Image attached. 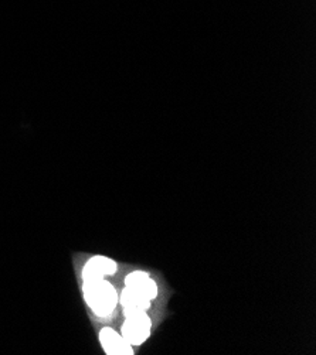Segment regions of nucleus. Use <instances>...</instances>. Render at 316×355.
Returning a JSON list of instances; mask_svg holds the SVG:
<instances>
[{"instance_id":"obj_5","label":"nucleus","mask_w":316,"mask_h":355,"mask_svg":"<svg viewBox=\"0 0 316 355\" xmlns=\"http://www.w3.org/2000/svg\"><path fill=\"white\" fill-rule=\"evenodd\" d=\"M151 302L152 300L145 293L139 292L138 289L131 286H125L121 295V304L124 307V313L138 311V310L147 311L151 307Z\"/></svg>"},{"instance_id":"obj_2","label":"nucleus","mask_w":316,"mask_h":355,"mask_svg":"<svg viewBox=\"0 0 316 355\" xmlns=\"http://www.w3.org/2000/svg\"><path fill=\"white\" fill-rule=\"evenodd\" d=\"M125 314V323L122 326V337L131 345L142 344L151 334V318L145 310L128 311Z\"/></svg>"},{"instance_id":"obj_4","label":"nucleus","mask_w":316,"mask_h":355,"mask_svg":"<svg viewBox=\"0 0 316 355\" xmlns=\"http://www.w3.org/2000/svg\"><path fill=\"white\" fill-rule=\"evenodd\" d=\"M99 341L107 354H132L131 344L121 334H118L115 330L110 327H105L101 330Z\"/></svg>"},{"instance_id":"obj_3","label":"nucleus","mask_w":316,"mask_h":355,"mask_svg":"<svg viewBox=\"0 0 316 355\" xmlns=\"http://www.w3.org/2000/svg\"><path fill=\"white\" fill-rule=\"evenodd\" d=\"M118 266L117 262L107 257H94L87 262V265L83 269V280H91V279H99L114 275L117 272Z\"/></svg>"},{"instance_id":"obj_1","label":"nucleus","mask_w":316,"mask_h":355,"mask_svg":"<svg viewBox=\"0 0 316 355\" xmlns=\"http://www.w3.org/2000/svg\"><path fill=\"white\" fill-rule=\"evenodd\" d=\"M83 293L88 307L98 317H108L118 304L115 288L103 277L83 280Z\"/></svg>"},{"instance_id":"obj_6","label":"nucleus","mask_w":316,"mask_h":355,"mask_svg":"<svg viewBox=\"0 0 316 355\" xmlns=\"http://www.w3.org/2000/svg\"><path fill=\"white\" fill-rule=\"evenodd\" d=\"M125 286H131L138 289L139 292L145 293L151 300H153L158 295L156 283L152 280V277L145 272H132L125 279Z\"/></svg>"}]
</instances>
